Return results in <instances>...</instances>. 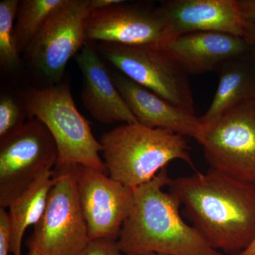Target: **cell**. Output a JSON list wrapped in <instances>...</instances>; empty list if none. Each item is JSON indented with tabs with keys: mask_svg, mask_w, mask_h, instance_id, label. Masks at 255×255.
<instances>
[{
	"mask_svg": "<svg viewBox=\"0 0 255 255\" xmlns=\"http://www.w3.org/2000/svg\"></svg>",
	"mask_w": 255,
	"mask_h": 255,
	"instance_id": "29",
	"label": "cell"
},
{
	"mask_svg": "<svg viewBox=\"0 0 255 255\" xmlns=\"http://www.w3.org/2000/svg\"><path fill=\"white\" fill-rule=\"evenodd\" d=\"M19 1L3 0L0 2V64L5 70L19 68V52L14 37V19Z\"/></svg>",
	"mask_w": 255,
	"mask_h": 255,
	"instance_id": "19",
	"label": "cell"
},
{
	"mask_svg": "<svg viewBox=\"0 0 255 255\" xmlns=\"http://www.w3.org/2000/svg\"><path fill=\"white\" fill-rule=\"evenodd\" d=\"M238 3L246 21L255 23V0H238Z\"/></svg>",
	"mask_w": 255,
	"mask_h": 255,
	"instance_id": "23",
	"label": "cell"
},
{
	"mask_svg": "<svg viewBox=\"0 0 255 255\" xmlns=\"http://www.w3.org/2000/svg\"><path fill=\"white\" fill-rule=\"evenodd\" d=\"M79 200L90 241H118L133 203V189L109 174L85 166H75Z\"/></svg>",
	"mask_w": 255,
	"mask_h": 255,
	"instance_id": "10",
	"label": "cell"
},
{
	"mask_svg": "<svg viewBox=\"0 0 255 255\" xmlns=\"http://www.w3.org/2000/svg\"><path fill=\"white\" fill-rule=\"evenodd\" d=\"M75 58L83 77L81 101L92 117L105 124L138 123L97 52L85 44Z\"/></svg>",
	"mask_w": 255,
	"mask_h": 255,
	"instance_id": "13",
	"label": "cell"
},
{
	"mask_svg": "<svg viewBox=\"0 0 255 255\" xmlns=\"http://www.w3.org/2000/svg\"><path fill=\"white\" fill-rule=\"evenodd\" d=\"M238 255H255V238L254 241L252 242L251 244L245 251Z\"/></svg>",
	"mask_w": 255,
	"mask_h": 255,
	"instance_id": "26",
	"label": "cell"
},
{
	"mask_svg": "<svg viewBox=\"0 0 255 255\" xmlns=\"http://www.w3.org/2000/svg\"><path fill=\"white\" fill-rule=\"evenodd\" d=\"M75 166L55 167L44 214L28 238L41 255H80L90 240L80 206Z\"/></svg>",
	"mask_w": 255,
	"mask_h": 255,
	"instance_id": "5",
	"label": "cell"
},
{
	"mask_svg": "<svg viewBox=\"0 0 255 255\" xmlns=\"http://www.w3.org/2000/svg\"><path fill=\"white\" fill-rule=\"evenodd\" d=\"M90 2V0H65L25 50L32 67L48 85L60 83L69 60L86 44Z\"/></svg>",
	"mask_w": 255,
	"mask_h": 255,
	"instance_id": "9",
	"label": "cell"
},
{
	"mask_svg": "<svg viewBox=\"0 0 255 255\" xmlns=\"http://www.w3.org/2000/svg\"><path fill=\"white\" fill-rule=\"evenodd\" d=\"M100 51L124 75L182 110L195 114L188 75L161 47L102 43Z\"/></svg>",
	"mask_w": 255,
	"mask_h": 255,
	"instance_id": "6",
	"label": "cell"
},
{
	"mask_svg": "<svg viewBox=\"0 0 255 255\" xmlns=\"http://www.w3.org/2000/svg\"><path fill=\"white\" fill-rule=\"evenodd\" d=\"M112 80L137 122L151 128H163L197 138L201 130L199 117L140 86L123 74L114 73Z\"/></svg>",
	"mask_w": 255,
	"mask_h": 255,
	"instance_id": "15",
	"label": "cell"
},
{
	"mask_svg": "<svg viewBox=\"0 0 255 255\" xmlns=\"http://www.w3.org/2000/svg\"><path fill=\"white\" fill-rule=\"evenodd\" d=\"M157 9L165 24V43L194 32L248 37L250 23L242 14L238 0H167Z\"/></svg>",
	"mask_w": 255,
	"mask_h": 255,
	"instance_id": "11",
	"label": "cell"
},
{
	"mask_svg": "<svg viewBox=\"0 0 255 255\" xmlns=\"http://www.w3.org/2000/svg\"><path fill=\"white\" fill-rule=\"evenodd\" d=\"M55 183V170L38 178L15 199L7 209L11 225V254L21 255L23 235L31 226L41 220L46 210L48 196Z\"/></svg>",
	"mask_w": 255,
	"mask_h": 255,
	"instance_id": "17",
	"label": "cell"
},
{
	"mask_svg": "<svg viewBox=\"0 0 255 255\" xmlns=\"http://www.w3.org/2000/svg\"><path fill=\"white\" fill-rule=\"evenodd\" d=\"M183 213L215 249L238 255L255 238V187L214 169L172 179Z\"/></svg>",
	"mask_w": 255,
	"mask_h": 255,
	"instance_id": "1",
	"label": "cell"
},
{
	"mask_svg": "<svg viewBox=\"0 0 255 255\" xmlns=\"http://www.w3.org/2000/svg\"><path fill=\"white\" fill-rule=\"evenodd\" d=\"M58 156L54 139L36 118L0 140V208L7 209L38 178L53 170Z\"/></svg>",
	"mask_w": 255,
	"mask_h": 255,
	"instance_id": "7",
	"label": "cell"
},
{
	"mask_svg": "<svg viewBox=\"0 0 255 255\" xmlns=\"http://www.w3.org/2000/svg\"><path fill=\"white\" fill-rule=\"evenodd\" d=\"M196 140L211 169L255 187V100L201 125Z\"/></svg>",
	"mask_w": 255,
	"mask_h": 255,
	"instance_id": "8",
	"label": "cell"
},
{
	"mask_svg": "<svg viewBox=\"0 0 255 255\" xmlns=\"http://www.w3.org/2000/svg\"><path fill=\"white\" fill-rule=\"evenodd\" d=\"M248 28V35L246 40L251 44L252 49L255 54V23L249 22Z\"/></svg>",
	"mask_w": 255,
	"mask_h": 255,
	"instance_id": "25",
	"label": "cell"
},
{
	"mask_svg": "<svg viewBox=\"0 0 255 255\" xmlns=\"http://www.w3.org/2000/svg\"><path fill=\"white\" fill-rule=\"evenodd\" d=\"M159 255L157 254H148V255Z\"/></svg>",
	"mask_w": 255,
	"mask_h": 255,
	"instance_id": "28",
	"label": "cell"
},
{
	"mask_svg": "<svg viewBox=\"0 0 255 255\" xmlns=\"http://www.w3.org/2000/svg\"><path fill=\"white\" fill-rule=\"evenodd\" d=\"M172 179L167 168L133 189V203L117 241L126 255H227L213 248L183 220L181 204L164 188Z\"/></svg>",
	"mask_w": 255,
	"mask_h": 255,
	"instance_id": "2",
	"label": "cell"
},
{
	"mask_svg": "<svg viewBox=\"0 0 255 255\" xmlns=\"http://www.w3.org/2000/svg\"><path fill=\"white\" fill-rule=\"evenodd\" d=\"M87 41L122 45H153L166 42L165 24L157 8L148 9L124 1L90 13Z\"/></svg>",
	"mask_w": 255,
	"mask_h": 255,
	"instance_id": "12",
	"label": "cell"
},
{
	"mask_svg": "<svg viewBox=\"0 0 255 255\" xmlns=\"http://www.w3.org/2000/svg\"><path fill=\"white\" fill-rule=\"evenodd\" d=\"M217 87L205 114L199 117L201 126L219 119L231 109L255 100V54L253 49L223 63L216 70Z\"/></svg>",
	"mask_w": 255,
	"mask_h": 255,
	"instance_id": "16",
	"label": "cell"
},
{
	"mask_svg": "<svg viewBox=\"0 0 255 255\" xmlns=\"http://www.w3.org/2000/svg\"><path fill=\"white\" fill-rule=\"evenodd\" d=\"M27 255H41L38 251L33 248H30Z\"/></svg>",
	"mask_w": 255,
	"mask_h": 255,
	"instance_id": "27",
	"label": "cell"
},
{
	"mask_svg": "<svg viewBox=\"0 0 255 255\" xmlns=\"http://www.w3.org/2000/svg\"><path fill=\"white\" fill-rule=\"evenodd\" d=\"M11 249V225L8 211L0 208V255H9Z\"/></svg>",
	"mask_w": 255,
	"mask_h": 255,
	"instance_id": "22",
	"label": "cell"
},
{
	"mask_svg": "<svg viewBox=\"0 0 255 255\" xmlns=\"http://www.w3.org/2000/svg\"><path fill=\"white\" fill-rule=\"evenodd\" d=\"M65 0H22L19 1L14 37L19 53L25 51L53 11Z\"/></svg>",
	"mask_w": 255,
	"mask_h": 255,
	"instance_id": "18",
	"label": "cell"
},
{
	"mask_svg": "<svg viewBox=\"0 0 255 255\" xmlns=\"http://www.w3.org/2000/svg\"><path fill=\"white\" fill-rule=\"evenodd\" d=\"M161 48L191 75L216 72L227 60L252 50L251 44L245 38L215 31L182 35Z\"/></svg>",
	"mask_w": 255,
	"mask_h": 255,
	"instance_id": "14",
	"label": "cell"
},
{
	"mask_svg": "<svg viewBox=\"0 0 255 255\" xmlns=\"http://www.w3.org/2000/svg\"><path fill=\"white\" fill-rule=\"evenodd\" d=\"M100 143L109 176L132 189L150 182L176 159L194 167L185 137L167 129L124 124L105 132Z\"/></svg>",
	"mask_w": 255,
	"mask_h": 255,
	"instance_id": "3",
	"label": "cell"
},
{
	"mask_svg": "<svg viewBox=\"0 0 255 255\" xmlns=\"http://www.w3.org/2000/svg\"><path fill=\"white\" fill-rule=\"evenodd\" d=\"M80 255H123L117 241L98 239L90 241Z\"/></svg>",
	"mask_w": 255,
	"mask_h": 255,
	"instance_id": "21",
	"label": "cell"
},
{
	"mask_svg": "<svg viewBox=\"0 0 255 255\" xmlns=\"http://www.w3.org/2000/svg\"><path fill=\"white\" fill-rule=\"evenodd\" d=\"M23 104L30 118L39 119L54 139L58 152L55 167L81 165L108 174L100 156L102 146L77 109L68 84L31 89Z\"/></svg>",
	"mask_w": 255,
	"mask_h": 255,
	"instance_id": "4",
	"label": "cell"
},
{
	"mask_svg": "<svg viewBox=\"0 0 255 255\" xmlns=\"http://www.w3.org/2000/svg\"><path fill=\"white\" fill-rule=\"evenodd\" d=\"M123 0H90V7L92 11L105 9L123 2Z\"/></svg>",
	"mask_w": 255,
	"mask_h": 255,
	"instance_id": "24",
	"label": "cell"
},
{
	"mask_svg": "<svg viewBox=\"0 0 255 255\" xmlns=\"http://www.w3.org/2000/svg\"><path fill=\"white\" fill-rule=\"evenodd\" d=\"M28 115L24 104L21 106L14 97L2 95L0 99V140L8 136L25 123Z\"/></svg>",
	"mask_w": 255,
	"mask_h": 255,
	"instance_id": "20",
	"label": "cell"
}]
</instances>
